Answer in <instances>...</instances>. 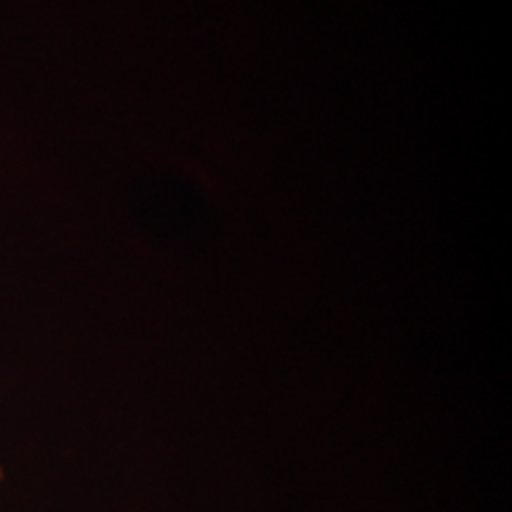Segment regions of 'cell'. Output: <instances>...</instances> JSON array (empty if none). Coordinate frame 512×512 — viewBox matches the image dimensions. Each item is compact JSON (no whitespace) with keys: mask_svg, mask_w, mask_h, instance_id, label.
<instances>
[{"mask_svg":"<svg viewBox=\"0 0 512 512\" xmlns=\"http://www.w3.org/2000/svg\"><path fill=\"white\" fill-rule=\"evenodd\" d=\"M3 482H5V465L0 463V484H3Z\"/></svg>","mask_w":512,"mask_h":512,"instance_id":"cell-1","label":"cell"}]
</instances>
